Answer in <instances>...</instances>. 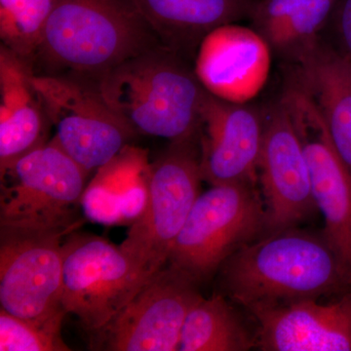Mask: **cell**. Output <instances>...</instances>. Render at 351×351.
<instances>
[{
  "label": "cell",
  "instance_id": "obj_1",
  "mask_svg": "<svg viewBox=\"0 0 351 351\" xmlns=\"http://www.w3.org/2000/svg\"><path fill=\"white\" fill-rule=\"evenodd\" d=\"M133 0H57L29 66L96 86L108 71L157 46Z\"/></svg>",
  "mask_w": 351,
  "mask_h": 351
},
{
  "label": "cell",
  "instance_id": "obj_2",
  "mask_svg": "<svg viewBox=\"0 0 351 351\" xmlns=\"http://www.w3.org/2000/svg\"><path fill=\"white\" fill-rule=\"evenodd\" d=\"M223 284L248 309L343 292L351 272L324 237L294 228L267 232L223 265Z\"/></svg>",
  "mask_w": 351,
  "mask_h": 351
},
{
  "label": "cell",
  "instance_id": "obj_3",
  "mask_svg": "<svg viewBox=\"0 0 351 351\" xmlns=\"http://www.w3.org/2000/svg\"><path fill=\"white\" fill-rule=\"evenodd\" d=\"M96 88L138 135L170 142L199 136L207 90L186 57L159 45L108 71Z\"/></svg>",
  "mask_w": 351,
  "mask_h": 351
},
{
  "label": "cell",
  "instance_id": "obj_4",
  "mask_svg": "<svg viewBox=\"0 0 351 351\" xmlns=\"http://www.w3.org/2000/svg\"><path fill=\"white\" fill-rule=\"evenodd\" d=\"M78 226L0 225V307L61 332L63 244Z\"/></svg>",
  "mask_w": 351,
  "mask_h": 351
},
{
  "label": "cell",
  "instance_id": "obj_5",
  "mask_svg": "<svg viewBox=\"0 0 351 351\" xmlns=\"http://www.w3.org/2000/svg\"><path fill=\"white\" fill-rule=\"evenodd\" d=\"M265 230V201L256 184L212 186L201 193L176 239L167 265L199 284Z\"/></svg>",
  "mask_w": 351,
  "mask_h": 351
},
{
  "label": "cell",
  "instance_id": "obj_6",
  "mask_svg": "<svg viewBox=\"0 0 351 351\" xmlns=\"http://www.w3.org/2000/svg\"><path fill=\"white\" fill-rule=\"evenodd\" d=\"M199 136L171 142L151 164L144 212L130 226L120 249L147 276L167 265L178 235L199 196Z\"/></svg>",
  "mask_w": 351,
  "mask_h": 351
},
{
  "label": "cell",
  "instance_id": "obj_7",
  "mask_svg": "<svg viewBox=\"0 0 351 351\" xmlns=\"http://www.w3.org/2000/svg\"><path fill=\"white\" fill-rule=\"evenodd\" d=\"M62 307L93 334L108 324L151 276L97 235L73 232L63 244Z\"/></svg>",
  "mask_w": 351,
  "mask_h": 351
},
{
  "label": "cell",
  "instance_id": "obj_8",
  "mask_svg": "<svg viewBox=\"0 0 351 351\" xmlns=\"http://www.w3.org/2000/svg\"><path fill=\"white\" fill-rule=\"evenodd\" d=\"M31 80L54 127L51 138L88 172L100 169L137 137L93 84L34 73Z\"/></svg>",
  "mask_w": 351,
  "mask_h": 351
},
{
  "label": "cell",
  "instance_id": "obj_9",
  "mask_svg": "<svg viewBox=\"0 0 351 351\" xmlns=\"http://www.w3.org/2000/svg\"><path fill=\"white\" fill-rule=\"evenodd\" d=\"M89 174L50 138L0 174V225L80 226L75 209Z\"/></svg>",
  "mask_w": 351,
  "mask_h": 351
},
{
  "label": "cell",
  "instance_id": "obj_10",
  "mask_svg": "<svg viewBox=\"0 0 351 351\" xmlns=\"http://www.w3.org/2000/svg\"><path fill=\"white\" fill-rule=\"evenodd\" d=\"M198 283L167 265L143 286L108 324L92 334L96 350H179L184 321L202 299Z\"/></svg>",
  "mask_w": 351,
  "mask_h": 351
},
{
  "label": "cell",
  "instance_id": "obj_11",
  "mask_svg": "<svg viewBox=\"0 0 351 351\" xmlns=\"http://www.w3.org/2000/svg\"><path fill=\"white\" fill-rule=\"evenodd\" d=\"M282 98L306 154L316 207L324 217L323 237L351 272V173L332 144L315 104L292 82Z\"/></svg>",
  "mask_w": 351,
  "mask_h": 351
},
{
  "label": "cell",
  "instance_id": "obj_12",
  "mask_svg": "<svg viewBox=\"0 0 351 351\" xmlns=\"http://www.w3.org/2000/svg\"><path fill=\"white\" fill-rule=\"evenodd\" d=\"M263 113L258 172L265 206V230L294 228L315 210L304 145L282 97Z\"/></svg>",
  "mask_w": 351,
  "mask_h": 351
},
{
  "label": "cell",
  "instance_id": "obj_13",
  "mask_svg": "<svg viewBox=\"0 0 351 351\" xmlns=\"http://www.w3.org/2000/svg\"><path fill=\"white\" fill-rule=\"evenodd\" d=\"M263 137V110L207 91L199 131L203 181L212 186L257 184Z\"/></svg>",
  "mask_w": 351,
  "mask_h": 351
},
{
  "label": "cell",
  "instance_id": "obj_14",
  "mask_svg": "<svg viewBox=\"0 0 351 351\" xmlns=\"http://www.w3.org/2000/svg\"><path fill=\"white\" fill-rule=\"evenodd\" d=\"M272 51L253 27L232 23L201 41L195 73L210 94L232 103H249L265 87Z\"/></svg>",
  "mask_w": 351,
  "mask_h": 351
},
{
  "label": "cell",
  "instance_id": "obj_15",
  "mask_svg": "<svg viewBox=\"0 0 351 351\" xmlns=\"http://www.w3.org/2000/svg\"><path fill=\"white\" fill-rule=\"evenodd\" d=\"M295 300L249 309L257 345L269 351H351V293L338 302Z\"/></svg>",
  "mask_w": 351,
  "mask_h": 351
},
{
  "label": "cell",
  "instance_id": "obj_16",
  "mask_svg": "<svg viewBox=\"0 0 351 351\" xmlns=\"http://www.w3.org/2000/svg\"><path fill=\"white\" fill-rule=\"evenodd\" d=\"M29 64L0 46V174L49 142L51 127Z\"/></svg>",
  "mask_w": 351,
  "mask_h": 351
},
{
  "label": "cell",
  "instance_id": "obj_17",
  "mask_svg": "<svg viewBox=\"0 0 351 351\" xmlns=\"http://www.w3.org/2000/svg\"><path fill=\"white\" fill-rule=\"evenodd\" d=\"M290 82L315 104L351 173V60L321 38L291 73Z\"/></svg>",
  "mask_w": 351,
  "mask_h": 351
},
{
  "label": "cell",
  "instance_id": "obj_18",
  "mask_svg": "<svg viewBox=\"0 0 351 351\" xmlns=\"http://www.w3.org/2000/svg\"><path fill=\"white\" fill-rule=\"evenodd\" d=\"M256 0H133L166 47L189 61L217 27L249 18Z\"/></svg>",
  "mask_w": 351,
  "mask_h": 351
},
{
  "label": "cell",
  "instance_id": "obj_19",
  "mask_svg": "<svg viewBox=\"0 0 351 351\" xmlns=\"http://www.w3.org/2000/svg\"><path fill=\"white\" fill-rule=\"evenodd\" d=\"M337 0H256L248 19L272 54L298 63L321 38Z\"/></svg>",
  "mask_w": 351,
  "mask_h": 351
},
{
  "label": "cell",
  "instance_id": "obj_20",
  "mask_svg": "<svg viewBox=\"0 0 351 351\" xmlns=\"http://www.w3.org/2000/svg\"><path fill=\"white\" fill-rule=\"evenodd\" d=\"M253 339L221 295L200 300L189 311L181 335V351H244Z\"/></svg>",
  "mask_w": 351,
  "mask_h": 351
},
{
  "label": "cell",
  "instance_id": "obj_21",
  "mask_svg": "<svg viewBox=\"0 0 351 351\" xmlns=\"http://www.w3.org/2000/svg\"><path fill=\"white\" fill-rule=\"evenodd\" d=\"M57 0H0L1 45L31 64Z\"/></svg>",
  "mask_w": 351,
  "mask_h": 351
},
{
  "label": "cell",
  "instance_id": "obj_22",
  "mask_svg": "<svg viewBox=\"0 0 351 351\" xmlns=\"http://www.w3.org/2000/svg\"><path fill=\"white\" fill-rule=\"evenodd\" d=\"M0 350L69 351L61 332L53 331L0 308Z\"/></svg>",
  "mask_w": 351,
  "mask_h": 351
},
{
  "label": "cell",
  "instance_id": "obj_23",
  "mask_svg": "<svg viewBox=\"0 0 351 351\" xmlns=\"http://www.w3.org/2000/svg\"><path fill=\"white\" fill-rule=\"evenodd\" d=\"M336 47L351 60V0H337L331 20Z\"/></svg>",
  "mask_w": 351,
  "mask_h": 351
}]
</instances>
